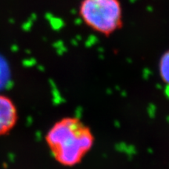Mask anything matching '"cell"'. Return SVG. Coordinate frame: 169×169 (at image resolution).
Here are the masks:
<instances>
[{"label":"cell","instance_id":"1","mask_svg":"<svg viewBox=\"0 0 169 169\" xmlns=\"http://www.w3.org/2000/svg\"><path fill=\"white\" fill-rule=\"evenodd\" d=\"M45 140L58 163L70 167L82 161L93 147L94 137L80 120L65 118L52 126Z\"/></svg>","mask_w":169,"mask_h":169},{"label":"cell","instance_id":"2","mask_svg":"<svg viewBox=\"0 0 169 169\" xmlns=\"http://www.w3.org/2000/svg\"><path fill=\"white\" fill-rule=\"evenodd\" d=\"M79 14L92 31L110 36L123 27V9L121 0H82Z\"/></svg>","mask_w":169,"mask_h":169},{"label":"cell","instance_id":"3","mask_svg":"<svg viewBox=\"0 0 169 169\" xmlns=\"http://www.w3.org/2000/svg\"><path fill=\"white\" fill-rule=\"evenodd\" d=\"M17 121L16 107L10 98L0 95V136L10 132Z\"/></svg>","mask_w":169,"mask_h":169},{"label":"cell","instance_id":"4","mask_svg":"<svg viewBox=\"0 0 169 169\" xmlns=\"http://www.w3.org/2000/svg\"><path fill=\"white\" fill-rule=\"evenodd\" d=\"M159 72L163 82L169 84V50L165 52L160 59Z\"/></svg>","mask_w":169,"mask_h":169},{"label":"cell","instance_id":"5","mask_svg":"<svg viewBox=\"0 0 169 169\" xmlns=\"http://www.w3.org/2000/svg\"><path fill=\"white\" fill-rule=\"evenodd\" d=\"M10 77L8 65L6 60L0 56V88L4 86Z\"/></svg>","mask_w":169,"mask_h":169}]
</instances>
